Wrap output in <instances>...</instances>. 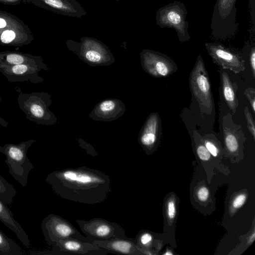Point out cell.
Listing matches in <instances>:
<instances>
[{
	"instance_id": "obj_1",
	"label": "cell",
	"mask_w": 255,
	"mask_h": 255,
	"mask_svg": "<svg viewBox=\"0 0 255 255\" xmlns=\"http://www.w3.org/2000/svg\"><path fill=\"white\" fill-rule=\"evenodd\" d=\"M45 181L61 198L86 204L104 202L112 190L108 175L86 166L53 171Z\"/></svg>"
},
{
	"instance_id": "obj_2",
	"label": "cell",
	"mask_w": 255,
	"mask_h": 255,
	"mask_svg": "<svg viewBox=\"0 0 255 255\" xmlns=\"http://www.w3.org/2000/svg\"><path fill=\"white\" fill-rule=\"evenodd\" d=\"M17 103L19 109L26 118L38 125H55L57 123L55 115L49 109L52 103L51 95L47 92L25 93L20 92Z\"/></svg>"
},
{
	"instance_id": "obj_3",
	"label": "cell",
	"mask_w": 255,
	"mask_h": 255,
	"mask_svg": "<svg viewBox=\"0 0 255 255\" xmlns=\"http://www.w3.org/2000/svg\"><path fill=\"white\" fill-rule=\"evenodd\" d=\"M37 140L29 139L17 144L7 143L0 145V152L3 154L4 161L7 165L11 176L23 187H25L28 176L34 166L27 157L29 148Z\"/></svg>"
},
{
	"instance_id": "obj_4",
	"label": "cell",
	"mask_w": 255,
	"mask_h": 255,
	"mask_svg": "<svg viewBox=\"0 0 255 255\" xmlns=\"http://www.w3.org/2000/svg\"><path fill=\"white\" fill-rule=\"evenodd\" d=\"M67 48L91 66H109L115 60L109 47L94 38L83 37L80 42L67 40Z\"/></svg>"
},
{
	"instance_id": "obj_5",
	"label": "cell",
	"mask_w": 255,
	"mask_h": 255,
	"mask_svg": "<svg viewBox=\"0 0 255 255\" xmlns=\"http://www.w3.org/2000/svg\"><path fill=\"white\" fill-rule=\"evenodd\" d=\"M189 81L191 94L199 104L201 115L214 114L215 105L211 82L201 55H198L190 72Z\"/></svg>"
},
{
	"instance_id": "obj_6",
	"label": "cell",
	"mask_w": 255,
	"mask_h": 255,
	"mask_svg": "<svg viewBox=\"0 0 255 255\" xmlns=\"http://www.w3.org/2000/svg\"><path fill=\"white\" fill-rule=\"evenodd\" d=\"M41 229L45 240L52 246L59 240L76 239L93 243L94 241L79 231L69 222L58 215L50 214L41 222Z\"/></svg>"
},
{
	"instance_id": "obj_7",
	"label": "cell",
	"mask_w": 255,
	"mask_h": 255,
	"mask_svg": "<svg viewBox=\"0 0 255 255\" xmlns=\"http://www.w3.org/2000/svg\"><path fill=\"white\" fill-rule=\"evenodd\" d=\"M187 13L184 5L175 1L157 11V24L161 28H173L177 32L180 41L185 42L190 39L188 23L186 20Z\"/></svg>"
},
{
	"instance_id": "obj_8",
	"label": "cell",
	"mask_w": 255,
	"mask_h": 255,
	"mask_svg": "<svg viewBox=\"0 0 255 255\" xmlns=\"http://www.w3.org/2000/svg\"><path fill=\"white\" fill-rule=\"evenodd\" d=\"M76 221L85 236L93 241L127 238L125 230L116 222L100 218L89 220L77 219Z\"/></svg>"
},
{
	"instance_id": "obj_9",
	"label": "cell",
	"mask_w": 255,
	"mask_h": 255,
	"mask_svg": "<svg viewBox=\"0 0 255 255\" xmlns=\"http://www.w3.org/2000/svg\"><path fill=\"white\" fill-rule=\"evenodd\" d=\"M140 58L143 70L155 78L169 77L178 69L176 63L171 58L158 51L143 49Z\"/></svg>"
},
{
	"instance_id": "obj_10",
	"label": "cell",
	"mask_w": 255,
	"mask_h": 255,
	"mask_svg": "<svg viewBox=\"0 0 255 255\" xmlns=\"http://www.w3.org/2000/svg\"><path fill=\"white\" fill-rule=\"evenodd\" d=\"M205 47L214 63L223 69L238 74L245 70V60L238 54L221 45L206 43Z\"/></svg>"
},
{
	"instance_id": "obj_11",
	"label": "cell",
	"mask_w": 255,
	"mask_h": 255,
	"mask_svg": "<svg viewBox=\"0 0 255 255\" xmlns=\"http://www.w3.org/2000/svg\"><path fill=\"white\" fill-rule=\"evenodd\" d=\"M162 126L158 113H151L142 125L138 136V142L146 154L156 149L160 141Z\"/></svg>"
},
{
	"instance_id": "obj_12",
	"label": "cell",
	"mask_w": 255,
	"mask_h": 255,
	"mask_svg": "<svg viewBox=\"0 0 255 255\" xmlns=\"http://www.w3.org/2000/svg\"><path fill=\"white\" fill-rule=\"evenodd\" d=\"M52 247L53 255H106L110 254L93 242L76 239L59 240Z\"/></svg>"
},
{
	"instance_id": "obj_13",
	"label": "cell",
	"mask_w": 255,
	"mask_h": 255,
	"mask_svg": "<svg viewBox=\"0 0 255 255\" xmlns=\"http://www.w3.org/2000/svg\"><path fill=\"white\" fill-rule=\"evenodd\" d=\"M232 117L229 113L224 115L222 128L225 149L229 154H235L243 148L246 137L241 126L235 123Z\"/></svg>"
},
{
	"instance_id": "obj_14",
	"label": "cell",
	"mask_w": 255,
	"mask_h": 255,
	"mask_svg": "<svg viewBox=\"0 0 255 255\" xmlns=\"http://www.w3.org/2000/svg\"><path fill=\"white\" fill-rule=\"evenodd\" d=\"M126 110V106L121 100L107 99L96 104L89 114V117L95 121L109 122L118 119Z\"/></svg>"
},
{
	"instance_id": "obj_15",
	"label": "cell",
	"mask_w": 255,
	"mask_h": 255,
	"mask_svg": "<svg viewBox=\"0 0 255 255\" xmlns=\"http://www.w3.org/2000/svg\"><path fill=\"white\" fill-rule=\"evenodd\" d=\"M40 71L37 67L26 64L2 65L0 69V73L11 83L25 81L33 84L42 83L44 80L38 74Z\"/></svg>"
},
{
	"instance_id": "obj_16",
	"label": "cell",
	"mask_w": 255,
	"mask_h": 255,
	"mask_svg": "<svg viewBox=\"0 0 255 255\" xmlns=\"http://www.w3.org/2000/svg\"><path fill=\"white\" fill-rule=\"evenodd\" d=\"M94 243L110 253L127 255L143 254V251L131 238H115L109 240H95Z\"/></svg>"
},
{
	"instance_id": "obj_17",
	"label": "cell",
	"mask_w": 255,
	"mask_h": 255,
	"mask_svg": "<svg viewBox=\"0 0 255 255\" xmlns=\"http://www.w3.org/2000/svg\"><path fill=\"white\" fill-rule=\"evenodd\" d=\"M0 63L4 65L26 64L37 67L41 70L48 71L49 69L40 56L17 52H0Z\"/></svg>"
},
{
	"instance_id": "obj_18",
	"label": "cell",
	"mask_w": 255,
	"mask_h": 255,
	"mask_svg": "<svg viewBox=\"0 0 255 255\" xmlns=\"http://www.w3.org/2000/svg\"><path fill=\"white\" fill-rule=\"evenodd\" d=\"M43 5L54 12L74 17L80 18L87 14L76 0H40Z\"/></svg>"
},
{
	"instance_id": "obj_19",
	"label": "cell",
	"mask_w": 255,
	"mask_h": 255,
	"mask_svg": "<svg viewBox=\"0 0 255 255\" xmlns=\"http://www.w3.org/2000/svg\"><path fill=\"white\" fill-rule=\"evenodd\" d=\"M218 72L220 75V84L224 100L233 116L236 113L239 105V102L237 97V91L238 86L230 79L224 69L220 67Z\"/></svg>"
},
{
	"instance_id": "obj_20",
	"label": "cell",
	"mask_w": 255,
	"mask_h": 255,
	"mask_svg": "<svg viewBox=\"0 0 255 255\" xmlns=\"http://www.w3.org/2000/svg\"><path fill=\"white\" fill-rule=\"evenodd\" d=\"M0 221L16 235L18 239L26 247L30 246L28 235L20 224L13 217V214L5 204L0 199Z\"/></svg>"
},
{
	"instance_id": "obj_21",
	"label": "cell",
	"mask_w": 255,
	"mask_h": 255,
	"mask_svg": "<svg viewBox=\"0 0 255 255\" xmlns=\"http://www.w3.org/2000/svg\"><path fill=\"white\" fill-rule=\"evenodd\" d=\"M22 249L0 230V255H22Z\"/></svg>"
},
{
	"instance_id": "obj_22",
	"label": "cell",
	"mask_w": 255,
	"mask_h": 255,
	"mask_svg": "<svg viewBox=\"0 0 255 255\" xmlns=\"http://www.w3.org/2000/svg\"><path fill=\"white\" fill-rule=\"evenodd\" d=\"M17 194L13 186L0 175V199L7 205H10Z\"/></svg>"
},
{
	"instance_id": "obj_23",
	"label": "cell",
	"mask_w": 255,
	"mask_h": 255,
	"mask_svg": "<svg viewBox=\"0 0 255 255\" xmlns=\"http://www.w3.org/2000/svg\"><path fill=\"white\" fill-rule=\"evenodd\" d=\"M201 141L212 156L217 157L220 153V145L215 136L212 133L200 136Z\"/></svg>"
},
{
	"instance_id": "obj_24",
	"label": "cell",
	"mask_w": 255,
	"mask_h": 255,
	"mask_svg": "<svg viewBox=\"0 0 255 255\" xmlns=\"http://www.w3.org/2000/svg\"><path fill=\"white\" fill-rule=\"evenodd\" d=\"M135 244L143 251L149 250L153 242V236L151 234L146 231H141L133 239Z\"/></svg>"
},
{
	"instance_id": "obj_25",
	"label": "cell",
	"mask_w": 255,
	"mask_h": 255,
	"mask_svg": "<svg viewBox=\"0 0 255 255\" xmlns=\"http://www.w3.org/2000/svg\"><path fill=\"white\" fill-rule=\"evenodd\" d=\"M235 0H218V9L219 14L225 18L230 13Z\"/></svg>"
},
{
	"instance_id": "obj_26",
	"label": "cell",
	"mask_w": 255,
	"mask_h": 255,
	"mask_svg": "<svg viewBox=\"0 0 255 255\" xmlns=\"http://www.w3.org/2000/svg\"><path fill=\"white\" fill-rule=\"evenodd\" d=\"M245 117L247 121L248 128L251 133L253 138L255 140V124L253 117L249 111L248 106L244 109Z\"/></svg>"
},
{
	"instance_id": "obj_27",
	"label": "cell",
	"mask_w": 255,
	"mask_h": 255,
	"mask_svg": "<svg viewBox=\"0 0 255 255\" xmlns=\"http://www.w3.org/2000/svg\"><path fill=\"white\" fill-rule=\"evenodd\" d=\"M247 195L245 193H240L233 199L231 203V209L235 211L241 208L246 202Z\"/></svg>"
},
{
	"instance_id": "obj_28",
	"label": "cell",
	"mask_w": 255,
	"mask_h": 255,
	"mask_svg": "<svg viewBox=\"0 0 255 255\" xmlns=\"http://www.w3.org/2000/svg\"><path fill=\"white\" fill-rule=\"evenodd\" d=\"M16 34L14 31L12 30H5L0 35V40L3 44H10L12 43L13 45V41L15 38Z\"/></svg>"
},
{
	"instance_id": "obj_29",
	"label": "cell",
	"mask_w": 255,
	"mask_h": 255,
	"mask_svg": "<svg viewBox=\"0 0 255 255\" xmlns=\"http://www.w3.org/2000/svg\"><path fill=\"white\" fill-rule=\"evenodd\" d=\"M244 94L248 98L252 110L254 113H255V89L253 87L247 88Z\"/></svg>"
},
{
	"instance_id": "obj_30",
	"label": "cell",
	"mask_w": 255,
	"mask_h": 255,
	"mask_svg": "<svg viewBox=\"0 0 255 255\" xmlns=\"http://www.w3.org/2000/svg\"><path fill=\"white\" fill-rule=\"evenodd\" d=\"M166 214L170 220H173L176 215V205L174 200H170L166 204Z\"/></svg>"
},
{
	"instance_id": "obj_31",
	"label": "cell",
	"mask_w": 255,
	"mask_h": 255,
	"mask_svg": "<svg viewBox=\"0 0 255 255\" xmlns=\"http://www.w3.org/2000/svg\"><path fill=\"white\" fill-rule=\"evenodd\" d=\"M197 196L201 202H205L209 197V191L205 186L200 187L197 192Z\"/></svg>"
},
{
	"instance_id": "obj_32",
	"label": "cell",
	"mask_w": 255,
	"mask_h": 255,
	"mask_svg": "<svg viewBox=\"0 0 255 255\" xmlns=\"http://www.w3.org/2000/svg\"><path fill=\"white\" fill-rule=\"evenodd\" d=\"M249 62L251 72L254 78H255V48L252 47L249 55Z\"/></svg>"
},
{
	"instance_id": "obj_33",
	"label": "cell",
	"mask_w": 255,
	"mask_h": 255,
	"mask_svg": "<svg viewBox=\"0 0 255 255\" xmlns=\"http://www.w3.org/2000/svg\"><path fill=\"white\" fill-rule=\"evenodd\" d=\"M9 124L8 122L4 120L0 116V126L3 127H7Z\"/></svg>"
},
{
	"instance_id": "obj_34",
	"label": "cell",
	"mask_w": 255,
	"mask_h": 255,
	"mask_svg": "<svg viewBox=\"0 0 255 255\" xmlns=\"http://www.w3.org/2000/svg\"><path fill=\"white\" fill-rule=\"evenodd\" d=\"M255 239V231L254 230V231L253 232L252 234L251 235V236L249 238V239L248 240V243L249 244H252L254 242Z\"/></svg>"
},
{
	"instance_id": "obj_35",
	"label": "cell",
	"mask_w": 255,
	"mask_h": 255,
	"mask_svg": "<svg viewBox=\"0 0 255 255\" xmlns=\"http://www.w3.org/2000/svg\"><path fill=\"white\" fill-rule=\"evenodd\" d=\"M5 26V21L3 19L0 18V28H4Z\"/></svg>"
},
{
	"instance_id": "obj_36",
	"label": "cell",
	"mask_w": 255,
	"mask_h": 255,
	"mask_svg": "<svg viewBox=\"0 0 255 255\" xmlns=\"http://www.w3.org/2000/svg\"><path fill=\"white\" fill-rule=\"evenodd\" d=\"M164 255H172L173 253L169 251H167L165 253L163 254Z\"/></svg>"
},
{
	"instance_id": "obj_37",
	"label": "cell",
	"mask_w": 255,
	"mask_h": 255,
	"mask_svg": "<svg viewBox=\"0 0 255 255\" xmlns=\"http://www.w3.org/2000/svg\"><path fill=\"white\" fill-rule=\"evenodd\" d=\"M2 101V98L1 97V96H0V103Z\"/></svg>"
},
{
	"instance_id": "obj_38",
	"label": "cell",
	"mask_w": 255,
	"mask_h": 255,
	"mask_svg": "<svg viewBox=\"0 0 255 255\" xmlns=\"http://www.w3.org/2000/svg\"><path fill=\"white\" fill-rule=\"evenodd\" d=\"M2 65L0 63V69L1 68Z\"/></svg>"
},
{
	"instance_id": "obj_39",
	"label": "cell",
	"mask_w": 255,
	"mask_h": 255,
	"mask_svg": "<svg viewBox=\"0 0 255 255\" xmlns=\"http://www.w3.org/2000/svg\"></svg>"
}]
</instances>
